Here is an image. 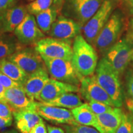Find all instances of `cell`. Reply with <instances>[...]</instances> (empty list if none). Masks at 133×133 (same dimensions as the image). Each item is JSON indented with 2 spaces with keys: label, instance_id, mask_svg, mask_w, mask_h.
<instances>
[{
  "label": "cell",
  "instance_id": "obj_22",
  "mask_svg": "<svg viewBox=\"0 0 133 133\" xmlns=\"http://www.w3.org/2000/svg\"><path fill=\"white\" fill-rule=\"evenodd\" d=\"M42 103L48 105L65 108L71 110L83 104L79 96L75 94V92L64 93L51 101Z\"/></svg>",
  "mask_w": 133,
  "mask_h": 133
},
{
  "label": "cell",
  "instance_id": "obj_5",
  "mask_svg": "<svg viewBox=\"0 0 133 133\" xmlns=\"http://www.w3.org/2000/svg\"><path fill=\"white\" fill-rule=\"evenodd\" d=\"M133 41L125 37L117 41L104 54V58L114 70L121 75L131 60Z\"/></svg>",
  "mask_w": 133,
  "mask_h": 133
},
{
  "label": "cell",
  "instance_id": "obj_27",
  "mask_svg": "<svg viewBox=\"0 0 133 133\" xmlns=\"http://www.w3.org/2000/svg\"><path fill=\"white\" fill-rule=\"evenodd\" d=\"M115 133H133V116L123 112L122 120Z\"/></svg>",
  "mask_w": 133,
  "mask_h": 133
},
{
  "label": "cell",
  "instance_id": "obj_3",
  "mask_svg": "<svg viewBox=\"0 0 133 133\" xmlns=\"http://www.w3.org/2000/svg\"><path fill=\"white\" fill-rule=\"evenodd\" d=\"M124 26V19L122 12L118 10L113 12L96 38L94 46L99 52L105 54L111 46L118 41Z\"/></svg>",
  "mask_w": 133,
  "mask_h": 133
},
{
  "label": "cell",
  "instance_id": "obj_38",
  "mask_svg": "<svg viewBox=\"0 0 133 133\" xmlns=\"http://www.w3.org/2000/svg\"><path fill=\"white\" fill-rule=\"evenodd\" d=\"M5 91H6V89L0 83V102L7 104V101L5 97Z\"/></svg>",
  "mask_w": 133,
  "mask_h": 133
},
{
  "label": "cell",
  "instance_id": "obj_41",
  "mask_svg": "<svg viewBox=\"0 0 133 133\" xmlns=\"http://www.w3.org/2000/svg\"><path fill=\"white\" fill-rule=\"evenodd\" d=\"M2 133H18V132L16 130H15V129H11V130L6 131Z\"/></svg>",
  "mask_w": 133,
  "mask_h": 133
},
{
  "label": "cell",
  "instance_id": "obj_14",
  "mask_svg": "<svg viewBox=\"0 0 133 133\" xmlns=\"http://www.w3.org/2000/svg\"><path fill=\"white\" fill-rule=\"evenodd\" d=\"M5 97L12 112L26 110H33L35 101L27 96L22 86L6 89Z\"/></svg>",
  "mask_w": 133,
  "mask_h": 133
},
{
  "label": "cell",
  "instance_id": "obj_34",
  "mask_svg": "<svg viewBox=\"0 0 133 133\" xmlns=\"http://www.w3.org/2000/svg\"><path fill=\"white\" fill-rule=\"evenodd\" d=\"M127 88L128 92L131 97V99L133 100V73L129 75L127 79Z\"/></svg>",
  "mask_w": 133,
  "mask_h": 133
},
{
  "label": "cell",
  "instance_id": "obj_44",
  "mask_svg": "<svg viewBox=\"0 0 133 133\" xmlns=\"http://www.w3.org/2000/svg\"><path fill=\"white\" fill-rule=\"evenodd\" d=\"M29 1H34L35 0H29Z\"/></svg>",
  "mask_w": 133,
  "mask_h": 133
},
{
  "label": "cell",
  "instance_id": "obj_19",
  "mask_svg": "<svg viewBox=\"0 0 133 133\" xmlns=\"http://www.w3.org/2000/svg\"><path fill=\"white\" fill-rule=\"evenodd\" d=\"M17 129L21 133H29L31 129L43 120L35 111L31 110L12 112Z\"/></svg>",
  "mask_w": 133,
  "mask_h": 133
},
{
  "label": "cell",
  "instance_id": "obj_13",
  "mask_svg": "<svg viewBox=\"0 0 133 133\" xmlns=\"http://www.w3.org/2000/svg\"><path fill=\"white\" fill-rule=\"evenodd\" d=\"M83 26L78 22L66 17L60 16L57 17L49 31L52 38L70 40L80 34Z\"/></svg>",
  "mask_w": 133,
  "mask_h": 133
},
{
  "label": "cell",
  "instance_id": "obj_1",
  "mask_svg": "<svg viewBox=\"0 0 133 133\" xmlns=\"http://www.w3.org/2000/svg\"><path fill=\"white\" fill-rule=\"evenodd\" d=\"M71 62L82 76L92 75L97 68L98 56L96 49L80 34L74 38Z\"/></svg>",
  "mask_w": 133,
  "mask_h": 133
},
{
  "label": "cell",
  "instance_id": "obj_33",
  "mask_svg": "<svg viewBox=\"0 0 133 133\" xmlns=\"http://www.w3.org/2000/svg\"><path fill=\"white\" fill-rule=\"evenodd\" d=\"M126 38L129 40L133 41V16L129 20L128 25L127 33H126Z\"/></svg>",
  "mask_w": 133,
  "mask_h": 133
},
{
  "label": "cell",
  "instance_id": "obj_21",
  "mask_svg": "<svg viewBox=\"0 0 133 133\" xmlns=\"http://www.w3.org/2000/svg\"><path fill=\"white\" fill-rule=\"evenodd\" d=\"M0 71L22 86L29 76L24 70L8 58L0 59Z\"/></svg>",
  "mask_w": 133,
  "mask_h": 133
},
{
  "label": "cell",
  "instance_id": "obj_7",
  "mask_svg": "<svg viewBox=\"0 0 133 133\" xmlns=\"http://www.w3.org/2000/svg\"><path fill=\"white\" fill-rule=\"evenodd\" d=\"M35 49L40 55L52 58L71 61L72 46L70 40L52 37L43 38L35 44Z\"/></svg>",
  "mask_w": 133,
  "mask_h": 133
},
{
  "label": "cell",
  "instance_id": "obj_43",
  "mask_svg": "<svg viewBox=\"0 0 133 133\" xmlns=\"http://www.w3.org/2000/svg\"><path fill=\"white\" fill-rule=\"evenodd\" d=\"M131 60H132L133 62V51H132V57H131Z\"/></svg>",
  "mask_w": 133,
  "mask_h": 133
},
{
  "label": "cell",
  "instance_id": "obj_11",
  "mask_svg": "<svg viewBox=\"0 0 133 133\" xmlns=\"http://www.w3.org/2000/svg\"><path fill=\"white\" fill-rule=\"evenodd\" d=\"M14 31L19 42L26 45L35 44L38 41L44 37V33L38 26L35 18L30 14L26 15Z\"/></svg>",
  "mask_w": 133,
  "mask_h": 133
},
{
  "label": "cell",
  "instance_id": "obj_40",
  "mask_svg": "<svg viewBox=\"0 0 133 133\" xmlns=\"http://www.w3.org/2000/svg\"><path fill=\"white\" fill-rule=\"evenodd\" d=\"M126 106H127L128 109L129 111L132 114L133 116V100L131 99H127L126 101Z\"/></svg>",
  "mask_w": 133,
  "mask_h": 133
},
{
  "label": "cell",
  "instance_id": "obj_9",
  "mask_svg": "<svg viewBox=\"0 0 133 133\" xmlns=\"http://www.w3.org/2000/svg\"><path fill=\"white\" fill-rule=\"evenodd\" d=\"M6 58L16 64L29 75L41 68L45 67L41 55L35 48H21Z\"/></svg>",
  "mask_w": 133,
  "mask_h": 133
},
{
  "label": "cell",
  "instance_id": "obj_15",
  "mask_svg": "<svg viewBox=\"0 0 133 133\" xmlns=\"http://www.w3.org/2000/svg\"><path fill=\"white\" fill-rule=\"evenodd\" d=\"M78 91L79 87L78 86L49 78L39 94L38 101L41 102H48L64 93L78 92Z\"/></svg>",
  "mask_w": 133,
  "mask_h": 133
},
{
  "label": "cell",
  "instance_id": "obj_20",
  "mask_svg": "<svg viewBox=\"0 0 133 133\" xmlns=\"http://www.w3.org/2000/svg\"><path fill=\"white\" fill-rule=\"evenodd\" d=\"M75 120L77 123L82 125L92 126L97 129L96 115L93 113L89 104L84 103L71 110Z\"/></svg>",
  "mask_w": 133,
  "mask_h": 133
},
{
  "label": "cell",
  "instance_id": "obj_36",
  "mask_svg": "<svg viewBox=\"0 0 133 133\" xmlns=\"http://www.w3.org/2000/svg\"><path fill=\"white\" fill-rule=\"evenodd\" d=\"M48 133H65L64 129L61 128L51 125H47Z\"/></svg>",
  "mask_w": 133,
  "mask_h": 133
},
{
  "label": "cell",
  "instance_id": "obj_18",
  "mask_svg": "<svg viewBox=\"0 0 133 133\" xmlns=\"http://www.w3.org/2000/svg\"><path fill=\"white\" fill-rule=\"evenodd\" d=\"M123 112L115 107L110 112L96 115L97 130L100 133H115L120 125Z\"/></svg>",
  "mask_w": 133,
  "mask_h": 133
},
{
  "label": "cell",
  "instance_id": "obj_25",
  "mask_svg": "<svg viewBox=\"0 0 133 133\" xmlns=\"http://www.w3.org/2000/svg\"><path fill=\"white\" fill-rule=\"evenodd\" d=\"M54 0H35L27 5L26 9L30 14L36 15L52 6Z\"/></svg>",
  "mask_w": 133,
  "mask_h": 133
},
{
  "label": "cell",
  "instance_id": "obj_2",
  "mask_svg": "<svg viewBox=\"0 0 133 133\" xmlns=\"http://www.w3.org/2000/svg\"><path fill=\"white\" fill-rule=\"evenodd\" d=\"M95 76L98 83L110 97L115 107H121L123 105V94L119 75L104 57L98 62Z\"/></svg>",
  "mask_w": 133,
  "mask_h": 133
},
{
  "label": "cell",
  "instance_id": "obj_23",
  "mask_svg": "<svg viewBox=\"0 0 133 133\" xmlns=\"http://www.w3.org/2000/svg\"><path fill=\"white\" fill-rule=\"evenodd\" d=\"M58 11L54 6L36 14V21L38 26L43 33H48L53 23L57 17Z\"/></svg>",
  "mask_w": 133,
  "mask_h": 133
},
{
  "label": "cell",
  "instance_id": "obj_37",
  "mask_svg": "<svg viewBox=\"0 0 133 133\" xmlns=\"http://www.w3.org/2000/svg\"><path fill=\"white\" fill-rule=\"evenodd\" d=\"M12 123V119H4L0 118V128H1L8 127Z\"/></svg>",
  "mask_w": 133,
  "mask_h": 133
},
{
  "label": "cell",
  "instance_id": "obj_39",
  "mask_svg": "<svg viewBox=\"0 0 133 133\" xmlns=\"http://www.w3.org/2000/svg\"><path fill=\"white\" fill-rule=\"evenodd\" d=\"M64 1L65 0H54V5L53 6H54L56 8L58 12H59V11H61L62 9Z\"/></svg>",
  "mask_w": 133,
  "mask_h": 133
},
{
  "label": "cell",
  "instance_id": "obj_16",
  "mask_svg": "<svg viewBox=\"0 0 133 133\" xmlns=\"http://www.w3.org/2000/svg\"><path fill=\"white\" fill-rule=\"evenodd\" d=\"M49 79V74L45 66L29 75L22 87L31 99L38 101L39 94Z\"/></svg>",
  "mask_w": 133,
  "mask_h": 133
},
{
  "label": "cell",
  "instance_id": "obj_6",
  "mask_svg": "<svg viewBox=\"0 0 133 133\" xmlns=\"http://www.w3.org/2000/svg\"><path fill=\"white\" fill-rule=\"evenodd\" d=\"M112 0H104L101 7L83 27L84 38L91 45L96 39L114 12Z\"/></svg>",
  "mask_w": 133,
  "mask_h": 133
},
{
  "label": "cell",
  "instance_id": "obj_29",
  "mask_svg": "<svg viewBox=\"0 0 133 133\" xmlns=\"http://www.w3.org/2000/svg\"><path fill=\"white\" fill-rule=\"evenodd\" d=\"M0 83L6 89L18 86H22L19 83L14 81L6 75L3 74L1 71H0Z\"/></svg>",
  "mask_w": 133,
  "mask_h": 133
},
{
  "label": "cell",
  "instance_id": "obj_17",
  "mask_svg": "<svg viewBox=\"0 0 133 133\" xmlns=\"http://www.w3.org/2000/svg\"><path fill=\"white\" fill-rule=\"evenodd\" d=\"M27 14V9L23 6L9 8L0 12L3 32L11 33L14 31Z\"/></svg>",
  "mask_w": 133,
  "mask_h": 133
},
{
  "label": "cell",
  "instance_id": "obj_35",
  "mask_svg": "<svg viewBox=\"0 0 133 133\" xmlns=\"http://www.w3.org/2000/svg\"><path fill=\"white\" fill-rule=\"evenodd\" d=\"M14 0H0V12L9 8Z\"/></svg>",
  "mask_w": 133,
  "mask_h": 133
},
{
  "label": "cell",
  "instance_id": "obj_31",
  "mask_svg": "<svg viewBox=\"0 0 133 133\" xmlns=\"http://www.w3.org/2000/svg\"><path fill=\"white\" fill-rule=\"evenodd\" d=\"M120 5L126 14L133 16V0H120Z\"/></svg>",
  "mask_w": 133,
  "mask_h": 133
},
{
  "label": "cell",
  "instance_id": "obj_12",
  "mask_svg": "<svg viewBox=\"0 0 133 133\" xmlns=\"http://www.w3.org/2000/svg\"><path fill=\"white\" fill-rule=\"evenodd\" d=\"M79 91L82 97L88 101H98L115 107L109 94L96 80V76H83L81 78Z\"/></svg>",
  "mask_w": 133,
  "mask_h": 133
},
{
  "label": "cell",
  "instance_id": "obj_32",
  "mask_svg": "<svg viewBox=\"0 0 133 133\" xmlns=\"http://www.w3.org/2000/svg\"><path fill=\"white\" fill-rule=\"evenodd\" d=\"M29 133H48L47 126H46L45 123L44 121L41 120L40 122L36 124Z\"/></svg>",
  "mask_w": 133,
  "mask_h": 133
},
{
  "label": "cell",
  "instance_id": "obj_24",
  "mask_svg": "<svg viewBox=\"0 0 133 133\" xmlns=\"http://www.w3.org/2000/svg\"><path fill=\"white\" fill-rule=\"evenodd\" d=\"M21 48L14 36L2 35L0 37V59L9 57Z\"/></svg>",
  "mask_w": 133,
  "mask_h": 133
},
{
  "label": "cell",
  "instance_id": "obj_28",
  "mask_svg": "<svg viewBox=\"0 0 133 133\" xmlns=\"http://www.w3.org/2000/svg\"><path fill=\"white\" fill-rule=\"evenodd\" d=\"M89 105L96 115L105 114L112 111L115 107L109 105L105 103L98 101H89Z\"/></svg>",
  "mask_w": 133,
  "mask_h": 133
},
{
  "label": "cell",
  "instance_id": "obj_4",
  "mask_svg": "<svg viewBox=\"0 0 133 133\" xmlns=\"http://www.w3.org/2000/svg\"><path fill=\"white\" fill-rule=\"evenodd\" d=\"M41 56L52 78L74 85H79L83 76L76 70L71 61L49 57L43 55Z\"/></svg>",
  "mask_w": 133,
  "mask_h": 133
},
{
  "label": "cell",
  "instance_id": "obj_10",
  "mask_svg": "<svg viewBox=\"0 0 133 133\" xmlns=\"http://www.w3.org/2000/svg\"><path fill=\"white\" fill-rule=\"evenodd\" d=\"M33 110L42 118L53 123L77 124L71 111L65 108L48 105L41 102H35Z\"/></svg>",
  "mask_w": 133,
  "mask_h": 133
},
{
  "label": "cell",
  "instance_id": "obj_8",
  "mask_svg": "<svg viewBox=\"0 0 133 133\" xmlns=\"http://www.w3.org/2000/svg\"><path fill=\"white\" fill-rule=\"evenodd\" d=\"M65 11L83 26L101 7L104 0H65Z\"/></svg>",
  "mask_w": 133,
  "mask_h": 133
},
{
  "label": "cell",
  "instance_id": "obj_42",
  "mask_svg": "<svg viewBox=\"0 0 133 133\" xmlns=\"http://www.w3.org/2000/svg\"><path fill=\"white\" fill-rule=\"evenodd\" d=\"M3 34V32L2 31V28H1V21H0V37Z\"/></svg>",
  "mask_w": 133,
  "mask_h": 133
},
{
  "label": "cell",
  "instance_id": "obj_26",
  "mask_svg": "<svg viewBox=\"0 0 133 133\" xmlns=\"http://www.w3.org/2000/svg\"><path fill=\"white\" fill-rule=\"evenodd\" d=\"M65 133H100L95 128L82 124H64Z\"/></svg>",
  "mask_w": 133,
  "mask_h": 133
},
{
  "label": "cell",
  "instance_id": "obj_30",
  "mask_svg": "<svg viewBox=\"0 0 133 133\" xmlns=\"http://www.w3.org/2000/svg\"><path fill=\"white\" fill-rule=\"evenodd\" d=\"M0 118L13 119L12 109L8 104L0 102Z\"/></svg>",
  "mask_w": 133,
  "mask_h": 133
}]
</instances>
